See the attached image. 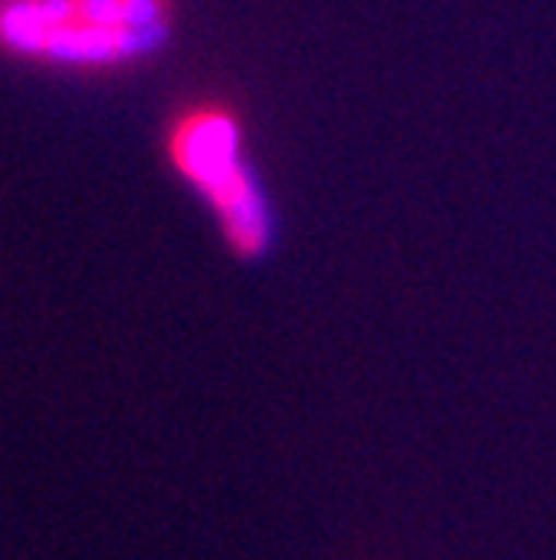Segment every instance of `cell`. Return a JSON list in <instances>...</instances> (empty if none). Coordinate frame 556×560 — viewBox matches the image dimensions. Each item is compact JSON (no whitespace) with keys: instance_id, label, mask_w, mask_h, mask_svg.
<instances>
[{"instance_id":"cell-1","label":"cell","mask_w":556,"mask_h":560,"mask_svg":"<svg viewBox=\"0 0 556 560\" xmlns=\"http://www.w3.org/2000/svg\"><path fill=\"white\" fill-rule=\"evenodd\" d=\"M171 172L205 201L225 248L241 262L269 256L279 238V212L251 162L248 128L228 101H191L165 128Z\"/></svg>"},{"instance_id":"cell-2","label":"cell","mask_w":556,"mask_h":560,"mask_svg":"<svg viewBox=\"0 0 556 560\" xmlns=\"http://www.w3.org/2000/svg\"><path fill=\"white\" fill-rule=\"evenodd\" d=\"M175 0H0V50L108 71L144 61L171 40Z\"/></svg>"}]
</instances>
